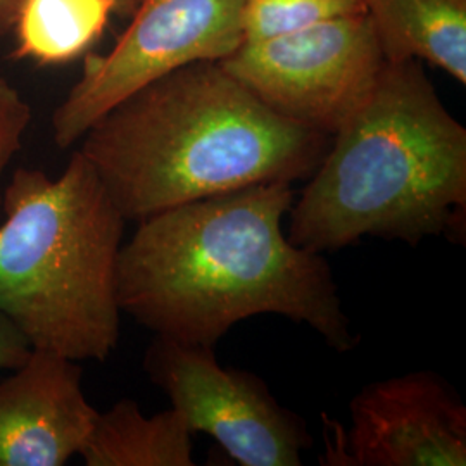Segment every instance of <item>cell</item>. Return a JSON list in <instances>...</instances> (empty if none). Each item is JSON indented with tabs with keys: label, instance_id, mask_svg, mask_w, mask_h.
I'll list each match as a JSON object with an SVG mask.
<instances>
[{
	"label": "cell",
	"instance_id": "1",
	"mask_svg": "<svg viewBox=\"0 0 466 466\" xmlns=\"http://www.w3.org/2000/svg\"><path fill=\"white\" fill-rule=\"evenodd\" d=\"M294 200L292 184L252 185L138 221L117 258L119 309L187 346L215 348L238 321L280 315L354 350L330 265L283 233Z\"/></svg>",
	"mask_w": 466,
	"mask_h": 466
},
{
	"label": "cell",
	"instance_id": "2",
	"mask_svg": "<svg viewBox=\"0 0 466 466\" xmlns=\"http://www.w3.org/2000/svg\"><path fill=\"white\" fill-rule=\"evenodd\" d=\"M330 137L202 61L121 100L86 130L80 152L125 219L142 221L252 185L309 178Z\"/></svg>",
	"mask_w": 466,
	"mask_h": 466
},
{
	"label": "cell",
	"instance_id": "3",
	"mask_svg": "<svg viewBox=\"0 0 466 466\" xmlns=\"http://www.w3.org/2000/svg\"><path fill=\"white\" fill-rule=\"evenodd\" d=\"M289 238L318 254L363 237H465L466 130L415 59L387 61L294 200Z\"/></svg>",
	"mask_w": 466,
	"mask_h": 466
},
{
	"label": "cell",
	"instance_id": "4",
	"mask_svg": "<svg viewBox=\"0 0 466 466\" xmlns=\"http://www.w3.org/2000/svg\"><path fill=\"white\" fill-rule=\"evenodd\" d=\"M125 221L80 150L59 178L15 171L0 219V313L34 350L78 363L116 350Z\"/></svg>",
	"mask_w": 466,
	"mask_h": 466
},
{
	"label": "cell",
	"instance_id": "5",
	"mask_svg": "<svg viewBox=\"0 0 466 466\" xmlns=\"http://www.w3.org/2000/svg\"><path fill=\"white\" fill-rule=\"evenodd\" d=\"M246 0H138L115 47L86 54L84 73L52 115L56 146L66 149L138 88L178 67L228 57L244 44Z\"/></svg>",
	"mask_w": 466,
	"mask_h": 466
},
{
	"label": "cell",
	"instance_id": "6",
	"mask_svg": "<svg viewBox=\"0 0 466 466\" xmlns=\"http://www.w3.org/2000/svg\"><path fill=\"white\" fill-rule=\"evenodd\" d=\"M218 63L279 115L333 135L367 99L387 59L367 13L356 11L242 44Z\"/></svg>",
	"mask_w": 466,
	"mask_h": 466
},
{
	"label": "cell",
	"instance_id": "7",
	"mask_svg": "<svg viewBox=\"0 0 466 466\" xmlns=\"http://www.w3.org/2000/svg\"><path fill=\"white\" fill-rule=\"evenodd\" d=\"M144 368L190 433L211 435L242 466H299L313 435L258 375L223 368L215 348L156 337Z\"/></svg>",
	"mask_w": 466,
	"mask_h": 466
},
{
	"label": "cell",
	"instance_id": "8",
	"mask_svg": "<svg viewBox=\"0 0 466 466\" xmlns=\"http://www.w3.org/2000/svg\"><path fill=\"white\" fill-rule=\"evenodd\" d=\"M327 421L325 466H465L466 406L444 377L415 371L373 382Z\"/></svg>",
	"mask_w": 466,
	"mask_h": 466
},
{
	"label": "cell",
	"instance_id": "9",
	"mask_svg": "<svg viewBox=\"0 0 466 466\" xmlns=\"http://www.w3.org/2000/svg\"><path fill=\"white\" fill-rule=\"evenodd\" d=\"M13 371L0 382V466L66 465L97 417L78 361L34 350Z\"/></svg>",
	"mask_w": 466,
	"mask_h": 466
},
{
	"label": "cell",
	"instance_id": "10",
	"mask_svg": "<svg viewBox=\"0 0 466 466\" xmlns=\"http://www.w3.org/2000/svg\"><path fill=\"white\" fill-rule=\"evenodd\" d=\"M387 61H427L466 84V0H361Z\"/></svg>",
	"mask_w": 466,
	"mask_h": 466
},
{
	"label": "cell",
	"instance_id": "11",
	"mask_svg": "<svg viewBox=\"0 0 466 466\" xmlns=\"http://www.w3.org/2000/svg\"><path fill=\"white\" fill-rule=\"evenodd\" d=\"M80 456L86 466H194L192 433L171 408L146 417L132 400L99 413Z\"/></svg>",
	"mask_w": 466,
	"mask_h": 466
},
{
	"label": "cell",
	"instance_id": "12",
	"mask_svg": "<svg viewBox=\"0 0 466 466\" xmlns=\"http://www.w3.org/2000/svg\"><path fill=\"white\" fill-rule=\"evenodd\" d=\"M113 15V0H25L13 56L38 66L76 61L97 44Z\"/></svg>",
	"mask_w": 466,
	"mask_h": 466
},
{
	"label": "cell",
	"instance_id": "13",
	"mask_svg": "<svg viewBox=\"0 0 466 466\" xmlns=\"http://www.w3.org/2000/svg\"><path fill=\"white\" fill-rule=\"evenodd\" d=\"M356 11H363L361 0H246L244 44L294 34Z\"/></svg>",
	"mask_w": 466,
	"mask_h": 466
},
{
	"label": "cell",
	"instance_id": "14",
	"mask_svg": "<svg viewBox=\"0 0 466 466\" xmlns=\"http://www.w3.org/2000/svg\"><path fill=\"white\" fill-rule=\"evenodd\" d=\"M32 123V107L4 76H0V219L4 202V173L15 159Z\"/></svg>",
	"mask_w": 466,
	"mask_h": 466
},
{
	"label": "cell",
	"instance_id": "15",
	"mask_svg": "<svg viewBox=\"0 0 466 466\" xmlns=\"http://www.w3.org/2000/svg\"><path fill=\"white\" fill-rule=\"evenodd\" d=\"M32 350V344L16 325L0 313V370H16L30 358Z\"/></svg>",
	"mask_w": 466,
	"mask_h": 466
},
{
	"label": "cell",
	"instance_id": "16",
	"mask_svg": "<svg viewBox=\"0 0 466 466\" xmlns=\"http://www.w3.org/2000/svg\"><path fill=\"white\" fill-rule=\"evenodd\" d=\"M25 0H0V38L11 34Z\"/></svg>",
	"mask_w": 466,
	"mask_h": 466
},
{
	"label": "cell",
	"instance_id": "17",
	"mask_svg": "<svg viewBox=\"0 0 466 466\" xmlns=\"http://www.w3.org/2000/svg\"><path fill=\"white\" fill-rule=\"evenodd\" d=\"M138 0H113V9L117 17H130L134 15Z\"/></svg>",
	"mask_w": 466,
	"mask_h": 466
}]
</instances>
